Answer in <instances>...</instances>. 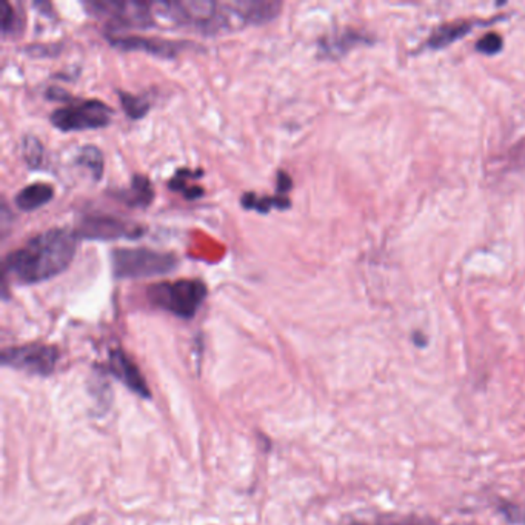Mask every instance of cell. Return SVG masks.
<instances>
[{
  "instance_id": "44dd1931",
  "label": "cell",
  "mask_w": 525,
  "mask_h": 525,
  "mask_svg": "<svg viewBox=\"0 0 525 525\" xmlns=\"http://www.w3.org/2000/svg\"><path fill=\"white\" fill-rule=\"evenodd\" d=\"M22 19L8 0L2 2V35H13L22 30Z\"/></svg>"
},
{
  "instance_id": "8992f818",
  "label": "cell",
  "mask_w": 525,
  "mask_h": 525,
  "mask_svg": "<svg viewBox=\"0 0 525 525\" xmlns=\"http://www.w3.org/2000/svg\"><path fill=\"white\" fill-rule=\"evenodd\" d=\"M85 8L92 15L106 19L108 30L121 31L126 28H150L154 26L152 5L147 2H117V0H99L88 2Z\"/></svg>"
},
{
  "instance_id": "3957f363",
  "label": "cell",
  "mask_w": 525,
  "mask_h": 525,
  "mask_svg": "<svg viewBox=\"0 0 525 525\" xmlns=\"http://www.w3.org/2000/svg\"><path fill=\"white\" fill-rule=\"evenodd\" d=\"M208 287L201 279H177L150 285L147 298L157 309L181 319H193L207 299Z\"/></svg>"
},
{
  "instance_id": "603a6c76",
  "label": "cell",
  "mask_w": 525,
  "mask_h": 525,
  "mask_svg": "<svg viewBox=\"0 0 525 525\" xmlns=\"http://www.w3.org/2000/svg\"><path fill=\"white\" fill-rule=\"evenodd\" d=\"M26 54H30L33 57H53L56 56L61 53V45H41V44H37V45H30L25 46L24 48Z\"/></svg>"
},
{
  "instance_id": "277c9868",
  "label": "cell",
  "mask_w": 525,
  "mask_h": 525,
  "mask_svg": "<svg viewBox=\"0 0 525 525\" xmlns=\"http://www.w3.org/2000/svg\"><path fill=\"white\" fill-rule=\"evenodd\" d=\"M179 265L176 254L150 248H116L112 252L113 276L116 279H145L162 276Z\"/></svg>"
},
{
  "instance_id": "5b68a950",
  "label": "cell",
  "mask_w": 525,
  "mask_h": 525,
  "mask_svg": "<svg viewBox=\"0 0 525 525\" xmlns=\"http://www.w3.org/2000/svg\"><path fill=\"white\" fill-rule=\"evenodd\" d=\"M113 110L97 99L71 101L51 113V125L62 133L99 130L112 124Z\"/></svg>"
},
{
  "instance_id": "ba28073f",
  "label": "cell",
  "mask_w": 525,
  "mask_h": 525,
  "mask_svg": "<svg viewBox=\"0 0 525 525\" xmlns=\"http://www.w3.org/2000/svg\"><path fill=\"white\" fill-rule=\"evenodd\" d=\"M59 352L56 347L30 343L22 347L4 350L2 362L30 373L50 374L56 367Z\"/></svg>"
},
{
  "instance_id": "ac0fdd59",
  "label": "cell",
  "mask_w": 525,
  "mask_h": 525,
  "mask_svg": "<svg viewBox=\"0 0 525 525\" xmlns=\"http://www.w3.org/2000/svg\"><path fill=\"white\" fill-rule=\"evenodd\" d=\"M470 31V25L467 22H456V24H447L438 30L434 31L430 37V46L433 48H444V46L453 44L460 37L467 35Z\"/></svg>"
},
{
  "instance_id": "7402d4cb",
  "label": "cell",
  "mask_w": 525,
  "mask_h": 525,
  "mask_svg": "<svg viewBox=\"0 0 525 525\" xmlns=\"http://www.w3.org/2000/svg\"><path fill=\"white\" fill-rule=\"evenodd\" d=\"M476 46H478V51L484 54H496L502 48V37L496 33H490V35H484Z\"/></svg>"
},
{
  "instance_id": "8fae6325",
  "label": "cell",
  "mask_w": 525,
  "mask_h": 525,
  "mask_svg": "<svg viewBox=\"0 0 525 525\" xmlns=\"http://www.w3.org/2000/svg\"><path fill=\"white\" fill-rule=\"evenodd\" d=\"M113 197L130 208H148L154 201V188L150 177L144 174H133L130 187L116 190Z\"/></svg>"
},
{
  "instance_id": "d4e9b609",
  "label": "cell",
  "mask_w": 525,
  "mask_h": 525,
  "mask_svg": "<svg viewBox=\"0 0 525 525\" xmlns=\"http://www.w3.org/2000/svg\"><path fill=\"white\" fill-rule=\"evenodd\" d=\"M45 96L51 99V101H64L66 102V104L74 101V97L71 96L70 93L62 90L59 86H50L45 92Z\"/></svg>"
},
{
  "instance_id": "30bf717a",
  "label": "cell",
  "mask_w": 525,
  "mask_h": 525,
  "mask_svg": "<svg viewBox=\"0 0 525 525\" xmlns=\"http://www.w3.org/2000/svg\"><path fill=\"white\" fill-rule=\"evenodd\" d=\"M233 15L238 17L241 25H263L278 17L282 10V2L276 0H238L228 2Z\"/></svg>"
},
{
  "instance_id": "7a4b0ae2",
  "label": "cell",
  "mask_w": 525,
  "mask_h": 525,
  "mask_svg": "<svg viewBox=\"0 0 525 525\" xmlns=\"http://www.w3.org/2000/svg\"><path fill=\"white\" fill-rule=\"evenodd\" d=\"M154 15L177 25L193 26L196 30L217 35L223 31L238 30L239 24L232 15L227 4H216L212 0H174L153 4Z\"/></svg>"
},
{
  "instance_id": "5bb4252c",
  "label": "cell",
  "mask_w": 525,
  "mask_h": 525,
  "mask_svg": "<svg viewBox=\"0 0 525 525\" xmlns=\"http://www.w3.org/2000/svg\"><path fill=\"white\" fill-rule=\"evenodd\" d=\"M203 176V170H190V168H181L177 170L176 174L172 177L168 183V188L173 192L181 193L188 201H196L203 196V190L201 185L192 183L190 181H197L199 177Z\"/></svg>"
},
{
  "instance_id": "6da1fadb",
  "label": "cell",
  "mask_w": 525,
  "mask_h": 525,
  "mask_svg": "<svg viewBox=\"0 0 525 525\" xmlns=\"http://www.w3.org/2000/svg\"><path fill=\"white\" fill-rule=\"evenodd\" d=\"M76 232L70 228H51L35 234L21 248L4 259V274L19 283L33 285L56 278L70 267L77 250Z\"/></svg>"
},
{
  "instance_id": "7c38bea8",
  "label": "cell",
  "mask_w": 525,
  "mask_h": 525,
  "mask_svg": "<svg viewBox=\"0 0 525 525\" xmlns=\"http://www.w3.org/2000/svg\"><path fill=\"white\" fill-rule=\"evenodd\" d=\"M110 362H112V369L114 374H117V378L121 379L128 389L136 391L137 394H141L144 398L150 396L145 379L142 378L139 369L133 364L132 359L128 358L122 350L112 352Z\"/></svg>"
},
{
  "instance_id": "9a60e30c",
  "label": "cell",
  "mask_w": 525,
  "mask_h": 525,
  "mask_svg": "<svg viewBox=\"0 0 525 525\" xmlns=\"http://www.w3.org/2000/svg\"><path fill=\"white\" fill-rule=\"evenodd\" d=\"M361 41H362V35L356 31H341L336 35H325L322 41H319V51L325 57H339Z\"/></svg>"
},
{
  "instance_id": "e0dca14e",
  "label": "cell",
  "mask_w": 525,
  "mask_h": 525,
  "mask_svg": "<svg viewBox=\"0 0 525 525\" xmlns=\"http://www.w3.org/2000/svg\"><path fill=\"white\" fill-rule=\"evenodd\" d=\"M74 162L79 167L86 168V172L92 174L94 183L101 181L102 176H104V154L99 148L94 147V145L82 147L77 153Z\"/></svg>"
},
{
  "instance_id": "52a82bcc",
  "label": "cell",
  "mask_w": 525,
  "mask_h": 525,
  "mask_svg": "<svg viewBox=\"0 0 525 525\" xmlns=\"http://www.w3.org/2000/svg\"><path fill=\"white\" fill-rule=\"evenodd\" d=\"M74 232L79 239L117 241L141 238L145 233V227L108 214H90L82 219Z\"/></svg>"
},
{
  "instance_id": "cb8c5ba5",
  "label": "cell",
  "mask_w": 525,
  "mask_h": 525,
  "mask_svg": "<svg viewBox=\"0 0 525 525\" xmlns=\"http://www.w3.org/2000/svg\"><path fill=\"white\" fill-rule=\"evenodd\" d=\"M293 188V179L290 177L287 172L279 170L276 176V193L281 196H287V193Z\"/></svg>"
},
{
  "instance_id": "ffe728a7",
  "label": "cell",
  "mask_w": 525,
  "mask_h": 525,
  "mask_svg": "<svg viewBox=\"0 0 525 525\" xmlns=\"http://www.w3.org/2000/svg\"><path fill=\"white\" fill-rule=\"evenodd\" d=\"M117 96H119L124 112L130 119L139 121L142 117L147 116L148 110H150V102L145 97L136 96V94H132V93L122 92V90H117Z\"/></svg>"
},
{
  "instance_id": "4fadbf2b",
  "label": "cell",
  "mask_w": 525,
  "mask_h": 525,
  "mask_svg": "<svg viewBox=\"0 0 525 525\" xmlns=\"http://www.w3.org/2000/svg\"><path fill=\"white\" fill-rule=\"evenodd\" d=\"M54 197V188L50 183H35L22 188L15 197V207L21 212L31 213L45 207Z\"/></svg>"
},
{
  "instance_id": "d6986e66",
  "label": "cell",
  "mask_w": 525,
  "mask_h": 525,
  "mask_svg": "<svg viewBox=\"0 0 525 525\" xmlns=\"http://www.w3.org/2000/svg\"><path fill=\"white\" fill-rule=\"evenodd\" d=\"M22 157L26 163V167L31 170H41L45 163V148L42 142L35 136L22 137L21 144Z\"/></svg>"
},
{
  "instance_id": "2e32d148",
  "label": "cell",
  "mask_w": 525,
  "mask_h": 525,
  "mask_svg": "<svg viewBox=\"0 0 525 525\" xmlns=\"http://www.w3.org/2000/svg\"><path fill=\"white\" fill-rule=\"evenodd\" d=\"M241 205L247 212H258L267 214L272 208H278L281 212L292 207V201L288 196H256L254 193H243L241 197Z\"/></svg>"
},
{
  "instance_id": "9c48e42d",
  "label": "cell",
  "mask_w": 525,
  "mask_h": 525,
  "mask_svg": "<svg viewBox=\"0 0 525 525\" xmlns=\"http://www.w3.org/2000/svg\"><path fill=\"white\" fill-rule=\"evenodd\" d=\"M106 39L119 50L144 51L162 59H174L179 53H183L190 45L187 42L167 41L159 37H142V35H106Z\"/></svg>"
}]
</instances>
